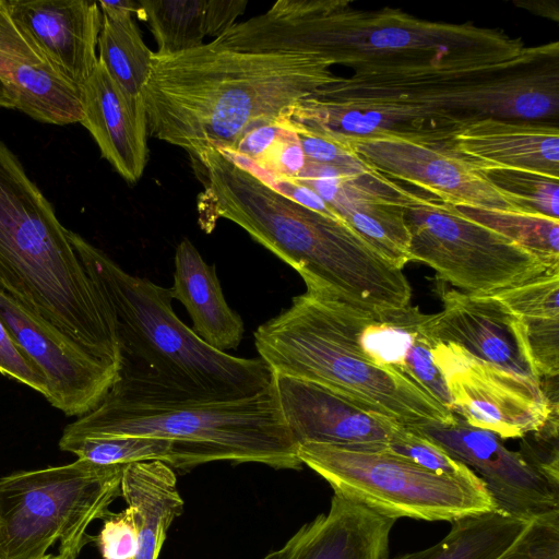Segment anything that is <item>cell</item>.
<instances>
[{"instance_id": "1", "label": "cell", "mask_w": 559, "mask_h": 559, "mask_svg": "<svg viewBox=\"0 0 559 559\" xmlns=\"http://www.w3.org/2000/svg\"><path fill=\"white\" fill-rule=\"evenodd\" d=\"M559 111V43L483 50L444 61L353 72L296 102L288 121L343 135L389 134L450 147L484 117L542 121Z\"/></svg>"}, {"instance_id": "2", "label": "cell", "mask_w": 559, "mask_h": 559, "mask_svg": "<svg viewBox=\"0 0 559 559\" xmlns=\"http://www.w3.org/2000/svg\"><path fill=\"white\" fill-rule=\"evenodd\" d=\"M307 55L242 52L215 45L154 52L142 91L148 134L192 154L231 151L251 131L276 124L299 99L340 76Z\"/></svg>"}, {"instance_id": "3", "label": "cell", "mask_w": 559, "mask_h": 559, "mask_svg": "<svg viewBox=\"0 0 559 559\" xmlns=\"http://www.w3.org/2000/svg\"><path fill=\"white\" fill-rule=\"evenodd\" d=\"M190 157L204 187V230L218 217L234 222L295 269L306 287L356 309L381 312L409 305L412 287L403 270L347 224L278 193L217 148Z\"/></svg>"}, {"instance_id": "4", "label": "cell", "mask_w": 559, "mask_h": 559, "mask_svg": "<svg viewBox=\"0 0 559 559\" xmlns=\"http://www.w3.org/2000/svg\"><path fill=\"white\" fill-rule=\"evenodd\" d=\"M69 239L115 313L116 384L140 394L194 400L241 399L271 385L273 372L260 357L219 352L186 325L173 309L169 288L128 273L70 229Z\"/></svg>"}, {"instance_id": "5", "label": "cell", "mask_w": 559, "mask_h": 559, "mask_svg": "<svg viewBox=\"0 0 559 559\" xmlns=\"http://www.w3.org/2000/svg\"><path fill=\"white\" fill-rule=\"evenodd\" d=\"M0 290L76 346L120 368L109 301L51 203L1 140Z\"/></svg>"}, {"instance_id": "6", "label": "cell", "mask_w": 559, "mask_h": 559, "mask_svg": "<svg viewBox=\"0 0 559 559\" xmlns=\"http://www.w3.org/2000/svg\"><path fill=\"white\" fill-rule=\"evenodd\" d=\"M245 52L307 55L353 72L440 62L473 51L525 47L497 28L416 19L403 11H362L344 0H280L242 21Z\"/></svg>"}, {"instance_id": "7", "label": "cell", "mask_w": 559, "mask_h": 559, "mask_svg": "<svg viewBox=\"0 0 559 559\" xmlns=\"http://www.w3.org/2000/svg\"><path fill=\"white\" fill-rule=\"evenodd\" d=\"M360 309L307 287L253 333L273 373L320 384L407 428L456 415L407 373L377 365L358 341Z\"/></svg>"}, {"instance_id": "8", "label": "cell", "mask_w": 559, "mask_h": 559, "mask_svg": "<svg viewBox=\"0 0 559 559\" xmlns=\"http://www.w3.org/2000/svg\"><path fill=\"white\" fill-rule=\"evenodd\" d=\"M139 436L174 443L171 468L228 461L301 469L273 381L254 395L194 400L140 394L116 383L92 412L66 426L61 437Z\"/></svg>"}, {"instance_id": "9", "label": "cell", "mask_w": 559, "mask_h": 559, "mask_svg": "<svg viewBox=\"0 0 559 559\" xmlns=\"http://www.w3.org/2000/svg\"><path fill=\"white\" fill-rule=\"evenodd\" d=\"M123 467L78 459L0 478V559H41L56 543L75 559L91 523L121 496Z\"/></svg>"}, {"instance_id": "10", "label": "cell", "mask_w": 559, "mask_h": 559, "mask_svg": "<svg viewBox=\"0 0 559 559\" xmlns=\"http://www.w3.org/2000/svg\"><path fill=\"white\" fill-rule=\"evenodd\" d=\"M297 455L334 493L394 520L453 523L497 510L477 474L440 475L388 449L306 442Z\"/></svg>"}, {"instance_id": "11", "label": "cell", "mask_w": 559, "mask_h": 559, "mask_svg": "<svg viewBox=\"0 0 559 559\" xmlns=\"http://www.w3.org/2000/svg\"><path fill=\"white\" fill-rule=\"evenodd\" d=\"M409 261L471 295H490L545 272L532 253L461 215L453 205L409 189L405 205Z\"/></svg>"}, {"instance_id": "12", "label": "cell", "mask_w": 559, "mask_h": 559, "mask_svg": "<svg viewBox=\"0 0 559 559\" xmlns=\"http://www.w3.org/2000/svg\"><path fill=\"white\" fill-rule=\"evenodd\" d=\"M433 354L453 414L473 427L500 439L524 438L539 432L557 414L542 381L501 369L440 340Z\"/></svg>"}, {"instance_id": "13", "label": "cell", "mask_w": 559, "mask_h": 559, "mask_svg": "<svg viewBox=\"0 0 559 559\" xmlns=\"http://www.w3.org/2000/svg\"><path fill=\"white\" fill-rule=\"evenodd\" d=\"M293 180L313 190L338 217L380 254L403 270L409 262L405 205L409 189L357 155L344 165L306 159Z\"/></svg>"}, {"instance_id": "14", "label": "cell", "mask_w": 559, "mask_h": 559, "mask_svg": "<svg viewBox=\"0 0 559 559\" xmlns=\"http://www.w3.org/2000/svg\"><path fill=\"white\" fill-rule=\"evenodd\" d=\"M330 135L344 141L359 158L388 178L415 186L442 202L522 213L476 166L450 147L389 134Z\"/></svg>"}, {"instance_id": "15", "label": "cell", "mask_w": 559, "mask_h": 559, "mask_svg": "<svg viewBox=\"0 0 559 559\" xmlns=\"http://www.w3.org/2000/svg\"><path fill=\"white\" fill-rule=\"evenodd\" d=\"M0 320L45 378L46 400L66 416L95 409L118 368L94 357L0 290Z\"/></svg>"}, {"instance_id": "16", "label": "cell", "mask_w": 559, "mask_h": 559, "mask_svg": "<svg viewBox=\"0 0 559 559\" xmlns=\"http://www.w3.org/2000/svg\"><path fill=\"white\" fill-rule=\"evenodd\" d=\"M412 429L475 472L497 510L527 520L559 510V489L521 451L509 450L497 435L457 416L451 424L430 423Z\"/></svg>"}, {"instance_id": "17", "label": "cell", "mask_w": 559, "mask_h": 559, "mask_svg": "<svg viewBox=\"0 0 559 559\" xmlns=\"http://www.w3.org/2000/svg\"><path fill=\"white\" fill-rule=\"evenodd\" d=\"M273 386L296 444L384 450L404 427L320 384L273 373Z\"/></svg>"}, {"instance_id": "18", "label": "cell", "mask_w": 559, "mask_h": 559, "mask_svg": "<svg viewBox=\"0 0 559 559\" xmlns=\"http://www.w3.org/2000/svg\"><path fill=\"white\" fill-rule=\"evenodd\" d=\"M442 311L435 313L433 333L477 359L542 381L536 371L522 320L490 295L457 289L440 292Z\"/></svg>"}, {"instance_id": "19", "label": "cell", "mask_w": 559, "mask_h": 559, "mask_svg": "<svg viewBox=\"0 0 559 559\" xmlns=\"http://www.w3.org/2000/svg\"><path fill=\"white\" fill-rule=\"evenodd\" d=\"M11 17L45 60L82 87L98 62L102 27L98 2L5 0Z\"/></svg>"}, {"instance_id": "20", "label": "cell", "mask_w": 559, "mask_h": 559, "mask_svg": "<svg viewBox=\"0 0 559 559\" xmlns=\"http://www.w3.org/2000/svg\"><path fill=\"white\" fill-rule=\"evenodd\" d=\"M82 124L95 140L102 156L128 182L143 175L147 157V118L142 95L120 86L98 60L81 87Z\"/></svg>"}, {"instance_id": "21", "label": "cell", "mask_w": 559, "mask_h": 559, "mask_svg": "<svg viewBox=\"0 0 559 559\" xmlns=\"http://www.w3.org/2000/svg\"><path fill=\"white\" fill-rule=\"evenodd\" d=\"M433 318L435 313H425L411 305L381 312L360 310L358 341L377 365L407 373L452 411V400L435 360L438 338Z\"/></svg>"}, {"instance_id": "22", "label": "cell", "mask_w": 559, "mask_h": 559, "mask_svg": "<svg viewBox=\"0 0 559 559\" xmlns=\"http://www.w3.org/2000/svg\"><path fill=\"white\" fill-rule=\"evenodd\" d=\"M450 148L479 170L518 169L559 179L557 124L484 117L460 128Z\"/></svg>"}, {"instance_id": "23", "label": "cell", "mask_w": 559, "mask_h": 559, "mask_svg": "<svg viewBox=\"0 0 559 559\" xmlns=\"http://www.w3.org/2000/svg\"><path fill=\"white\" fill-rule=\"evenodd\" d=\"M395 522L334 493L329 511L288 539L285 559H389Z\"/></svg>"}, {"instance_id": "24", "label": "cell", "mask_w": 559, "mask_h": 559, "mask_svg": "<svg viewBox=\"0 0 559 559\" xmlns=\"http://www.w3.org/2000/svg\"><path fill=\"white\" fill-rule=\"evenodd\" d=\"M173 299L187 309L193 332L211 347L237 349L245 326L240 316L227 304L215 266L209 265L189 239L176 248Z\"/></svg>"}, {"instance_id": "25", "label": "cell", "mask_w": 559, "mask_h": 559, "mask_svg": "<svg viewBox=\"0 0 559 559\" xmlns=\"http://www.w3.org/2000/svg\"><path fill=\"white\" fill-rule=\"evenodd\" d=\"M120 493L138 532L134 559H158L168 528L183 511L174 469L162 461L128 464L122 469Z\"/></svg>"}, {"instance_id": "26", "label": "cell", "mask_w": 559, "mask_h": 559, "mask_svg": "<svg viewBox=\"0 0 559 559\" xmlns=\"http://www.w3.org/2000/svg\"><path fill=\"white\" fill-rule=\"evenodd\" d=\"M138 12L157 44L158 56L185 52L217 38L241 15L248 1L233 0H140Z\"/></svg>"}, {"instance_id": "27", "label": "cell", "mask_w": 559, "mask_h": 559, "mask_svg": "<svg viewBox=\"0 0 559 559\" xmlns=\"http://www.w3.org/2000/svg\"><path fill=\"white\" fill-rule=\"evenodd\" d=\"M532 520L499 510L469 516L451 523L448 535L431 547L393 559H497Z\"/></svg>"}, {"instance_id": "28", "label": "cell", "mask_w": 559, "mask_h": 559, "mask_svg": "<svg viewBox=\"0 0 559 559\" xmlns=\"http://www.w3.org/2000/svg\"><path fill=\"white\" fill-rule=\"evenodd\" d=\"M8 86L14 109L33 119L52 124L82 122L81 87L69 81L48 61L24 64L14 70Z\"/></svg>"}, {"instance_id": "29", "label": "cell", "mask_w": 559, "mask_h": 559, "mask_svg": "<svg viewBox=\"0 0 559 559\" xmlns=\"http://www.w3.org/2000/svg\"><path fill=\"white\" fill-rule=\"evenodd\" d=\"M97 51L98 60L120 86L131 95L142 94L154 52L144 43L132 15L102 13Z\"/></svg>"}, {"instance_id": "30", "label": "cell", "mask_w": 559, "mask_h": 559, "mask_svg": "<svg viewBox=\"0 0 559 559\" xmlns=\"http://www.w3.org/2000/svg\"><path fill=\"white\" fill-rule=\"evenodd\" d=\"M454 207L464 217L504 236L528 251L546 269L559 267V219L518 212Z\"/></svg>"}, {"instance_id": "31", "label": "cell", "mask_w": 559, "mask_h": 559, "mask_svg": "<svg viewBox=\"0 0 559 559\" xmlns=\"http://www.w3.org/2000/svg\"><path fill=\"white\" fill-rule=\"evenodd\" d=\"M59 448L78 459L100 465L126 466L138 462L162 461L171 467L174 463V443L152 437H61Z\"/></svg>"}, {"instance_id": "32", "label": "cell", "mask_w": 559, "mask_h": 559, "mask_svg": "<svg viewBox=\"0 0 559 559\" xmlns=\"http://www.w3.org/2000/svg\"><path fill=\"white\" fill-rule=\"evenodd\" d=\"M522 213L559 219V179L518 169H481Z\"/></svg>"}, {"instance_id": "33", "label": "cell", "mask_w": 559, "mask_h": 559, "mask_svg": "<svg viewBox=\"0 0 559 559\" xmlns=\"http://www.w3.org/2000/svg\"><path fill=\"white\" fill-rule=\"evenodd\" d=\"M490 296L508 307L524 324L559 320V267L548 269Z\"/></svg>"}, {"instance_id": "34", "label": "cell", "mask_w": 559, "mask_h": 559, "mask_svg": "<svg viewBox=\"0 0 559 559\" xmlns=\"http://www.w3.org/2000/svg\"><path fill=\"white\" fill-rule=\"evenodd\" d=\"M388 450L440 475L469 477L476 474L412 428L403 427L390 442Z\"/></svg>"}, {"instance_id": "35", "label": "cell", "mask_w": 559, "mask_h": 559, "mask_svg": "<svg viewBox=\"0 0 559 559\" xmlns=\"http://www.w3.org/2000/svg\"><path fill=\"white\" fill-rule=\"evenodd\" d=\"M497 559H559V510L534 518Z\"/></svg>"}, {"instance_id": "36", "label": "cell", "mask_w": 559, "mask_h": 559, "mask_svg": "<svg viewBox=\"0 0 559 559\" xmlns=\"http://www.w3.org/2000/svg\"><path fill=\"white\" fill-rule=\"evenodd\" d=\"M43 61L41 52L11 17L5 0H0V79L8 85L15 69Z\"/></svg>"}, {"instance_id": "37", "label": "cell", "mask_w": 559, "mask_h": 559, "mask_svg": "<svg viewBox=\"0 0 559 559\" xmlns=\"http://www.w3.org/2000/svg\"><path fill=\"white\" fill-rule=\"evenodd\" d=\"M94 539L103 559H134L139 544L130 508L104 518L103 527Z\"/></svg>"}, {"instance_id": "38", "label": "cell", "mask_w": 559, "mask_h": 559, "mask_svg": "<svg viewBox=\"0 0 559 559\" xmlns=\"http://www.w3.org/2000/svg\"><path fill=\"white\" fill-rule=\"evenodd\" d=\"M0 373L47 396L46 381L38 368L19 347L0 320Z\"/></svg>"}, {"instance_id": "39", "label": "cell", "mask_w": 559, "mask_h": 559, "mask_svg": "<svg viewBox=\"0 0 559 559\" xmlns=\"http://www.w3.org/2000/svg\"><path fill=\"white\" fill-rule=\"evenodd\" d=\"M98 4L102 13L109 16L132 15L140 10V2L134 0L99 1Z\"/></svg>"}, {"instance_id": "40", "label": "cell", "mask_w": 559, "mask_h": 559, "mask_svg": "<svg viewBox=\"0 0 559 559\" xmlns=\"http://www.w3.org/2000/svg\"><path fill=\"white\" fill-rule=\"evenodd\" d=\"M516 5L522 7L532 13L559 22L558 4L555 1H522L514 2Z\"/></svg>"}, {"instance_id": "41", "label": "cell", "mask_w": 559, "mask_h": 559, "mask_svg": "<svg viewBox=\"0 0 559 559\" xmlns=\"http://www.w3.org/2000/svg\"><path fill=\"white\" fill-rule=\"evenodd\" d=\"M0 107L14 109V98L8 85L0 79Z\"/></svg>"}, {"instance_id": "42", "label": "cell", "mask_w": 559, "mask_h": 559, "mask_svg": "<svg viewBox=\"0 0 559 559\" xmlns=\"http://www.w3.org/2000/svg\"><path fill=\"white\" fill-rule=\"evenodd\" d=\"M288 549H289V543L287 540L286 544L282 548L271 551L270 554L264 556L262 559H285L287 556Z\"/></svg>"}, {"instance_id": "43", "label": "cell", "mask_w": 559, "mask_h": 559, "mask_svg": "<svg viewBox=\"0 0 559 559\" xmlns=\"http://www.w3.org/2000/svg\"><path fill=\"white\" fill-rule=\"evenodd\" d=\"M41 559H67V558H63L62 556L60 555H57V556H53V555H50L48 554L47 556H45L44 558Z\"/></svg>"}]
</instances>
